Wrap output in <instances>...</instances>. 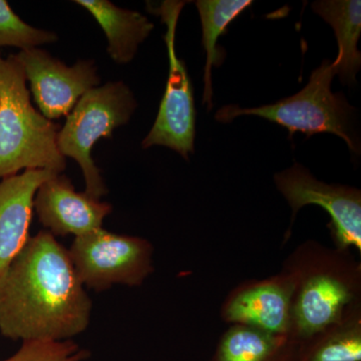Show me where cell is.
<instances>
[{"mask_svg": "<svg viewBox=\"0 0 361 361\" xmlns=\"http://www.w3.org/2000/svg\"><path fill=\"white\" fill-rule=\"evenodd\" d=\"M68 250L78 279L96 292L114 285L141 286L155 271L149 240L103 228L75 237Z\"/></svg>", "mask_w": 361, "mask_h": 361, "instance_id": "6", "label": "cell"}, {"mask_svg": "<svg viewBox=\"0 0 361 361\" xmlns=\"http://www.w3.org/2000/svg\"><path fill=\"white\" fill-rule=\"evenodd\" d=\"M59 130L33 108L25 73L13 54L0 56V180L23 169L61 174L66 163L56 144Z\"/></svg>", "mask_w": 361, "mask_h": 361, "instance_id": "3", "label": "cell"}, {"mask_svg": "<svg viewBox=\"0 0 361 361\" xmlns=\"http://www.w3.org/2000/svg\"><path fill=\"white\" fill-rule=\"evenodd\" d=\"M313 11L334 28L338 54L334 61L336 75L343 84H355L360 70L361 54L357 49L361 33L360 0H322L312 4Z\"/></svg>", "mask_w": 361, "mask_h": 361, "instance_id": "14", "label": "cell"}, {"mask_svg": "<svg viewBox=\"0 0 361 361\" xmlns=\"http://www.w3.org/2000/svg\"><path fill=\"white\" fill-rule=\"evenodd\" d=\"M40 224L54 237L82 236L99 229L113 206L87 193L75 191L71 179L56 174L44 180L33 199Z\"/></svg>", "mask_w": 361, "mask_h": 361, "instance_id": "11", "label": "cell"}, {"mask_svg": "<svg viewBox=\"0 0 361 361\" xmlns=\"http://www.w3.org/2000/svg\"><path fill=\"white\" fill-rule=\"evenodd\" d=\"M56 40V33L28 25L14 13L6 0H0V49L13 47L25 51Z\"/></svg>", "mask_w": 361, "mask_h": 361, "instance_id": "18", "label": "cell"}, {"mask_svg": "<svg viewBox=\"0 0 361 361\" xmlns=\"http://www.w3.org/2000/svg\"><path fill=\"white\" fill-rule=\"evenodd\" d=\"M54 173L25 170L0 182V274L11 265L30 239L33 199Z\"/></svg>", "mask_w": 361, "mask_h": 361, "instance_id": "12", "label": "cell"}, {"mask_svg": "<svg viewBox=\"0 0 361 361\" xmlns=\"http://www.w3.org/2000/svg\"><path fill=\"white\" fill-rule=\"evenodd\" d=\"M296 350L288 337L233 324L221 336L211 361H294Z\"/></svg>", "mask_w": 361, "mask_h": 361, "instance_id": "15", "label": "cell"}, {"mask_svg": "<svg viewBox=\"0 0 361 361\" xmlns=\"http://www.w3.org/2000/svg\"><path fill=\"white\" fill-rule=\"evenodd\" d=\"M195 4L200 14L203 47L206 52L203 104H208V110H211L213 106L212 68L220 66L224 59V52L217 47L218 39L230 23L253 2L251 0H198Z\"/></svg>", "mask_w": 361, "mask_h": 361, "instance_id": "17", "label": "cell"}, {"mask_svg": "<svg viewBox=\"0 0 361 361\" xmlns=\"http://www.w3.org/2000/svg\"><path fill=\"white\" fill-rule=\"evenodd\" d=\"M334 75V61L325 59L313 71L308 85L294 96L259 108L223 106L216 113L215 118L218 122L228 123L237 116H260L286 128L290 137L297 132L305 134L307 137L329 133L338 135L351 151L357 153L349 133V116L353 108L341 94L331 92Z\"/></svg>", "mask_w": 361, "mask_h": 361, "instance_id": "5", "label": "cell"}, {"mask_svg": "<svg viewBox=\"0 0 361 361\" xmlns=\"http://www.w3.org/2000/svg\"><path fill=\"white\" fill-rule=\"evenodd\" d=\"M292 292L290 277L283 270L263 279L246 280L226 296L221 319L289 338Z\"/></svg>", "mask_w": 361, "mask_h": 361, "instance_id": "10", "label": "cell"}, {"mask_svg": "<svg viewBox=\"0 0 361 361\" xmlns=\"http://www.w3.org/2000/svg\"><path fill=\"white\" fill-rule=\"evenodd\" d=\"M186 1L167 0L155 9L161 23L167 26L164 35L167 44L169 78L165 94L153 128L142 142L144 149L164 146L178 152L183 158L189 159L194 152L195 111L193 89L188 75L186 66L176 54L175 39L178 20Z\"/></svg>", "mask_w": 361, "mask_h": 361, "instance_id": "7", "label": "cell"}, {"mask_svg": "<svg viewBox=\"0 0 361 361\" xmlns=\"http://www.w3.org/2000/svg\"><path fill=\"white\" fill-rule=\"evenodd\" d=\"M290 277L289 338L296 344L361 305V264L350 250L307 240L285 259Z\"/></svg>", "mask_w": 361, "mask_h": 361, "instance_id": "2", "label": "cell"}, {"mask_svg": "<svg viewBox=\"0 0 361 361\" xmlns=\"http://www.w3.org/2000/svg\"><path fill=\"white\" fill-rule=\"evenodd\" d=\"M294 361H361V305L297 344Z\"/></svg>", "mask_w": 361, "mask_h": 361, "instance_id": "16", "label": "cell"}, {"mask_svg": "<svg viewBox=\"0 0 361 361\" xmlns=\"http://www.w3.org/2000/svg\"><path fill=\"white\" fill-rule=\"evenodd\" d=\"M75 4L87 9L101 26L108 40L106 51L118 65L130 63L154 30L144 14L120 8L109 0H77Z\"/></svg>", "mask_w": 361, "mask_h": 361, "instance_id": "13", "label": "cell"}, {"mask_svg": "<svg viewBox=\"0 0 361 361\" xmlns=\"http://www.w3.org/2000/svg\"><path fill=\"white\" fill-rule=\"evenodd\" d=\"M13 56L30 82L40 113L51 121L68 116L85 92L101 84L92 59L68 66L39 47L20 51Z\"/></svg>", "mask_w": 361, "mask_h": 361, "instance_id": "9", "label": "cell"}, {"mask_svg": "<svg viewBox=\"0 0 361 361\" xmlns=\"http://www.w3.org/2000/svg\"><path fill=\"white\" fill-rule=\"evenodd\" d=\"M137 108L125 82H108L85 92L59 129L56 144L63 158L77 161L85 182V193L101 200L108 194L92 149L101 137H111L116 128L129 122Z\"/></svg>", "mask_w": 361, "mask_h": 361, "instance_id": "4", "label": "cell"}, {"mask_svg": "<svg viewBox=\"0 0 361 361\" xmlns=\"http://www.w3.org/2000/svg\"><path fill=\"white\" fill-rule=\"evenodd\" d=\"M92 310L68 249L47 230L30 237L0 274V334L6 338L71 341L89 327Z\"/></svg>", "mask_w": 361, "mask_h": 361, "instance_id": "1", "label": "cell"}, {"mask_svg": "<svg viewBox=\"0 0 361 361\" xmlns=\"http://www.w3.org/2000/svg\"><path fill=\"white\" fill-rule=\"evenodd\" d=\"M278 191L292 210L291 225L284 237L290 238L292 224L307 205L322 207L330 216L329 228L334 247L355 249L361 254V191L356 188L329 185L316 179L307 169L295 164L274 176Z\"/></svg>", "mask_w": 361, "mask_h": 361, "instance_id": "8", "label": "cell"}, {"mask_svg": "<svg viewBox=\"0 0 361 361\" xmlns=\"http://www.w3.org/2000/svg\"><path fill=\"white\" fill-rule=\"evenodd\" d=\"M90 355L73 341H23L13 356L0 361H85Z\"/></svg>", "mask_w": 361, "mask_h": 361, "instance_id": "19", "label": "cell"}]
</instances>
